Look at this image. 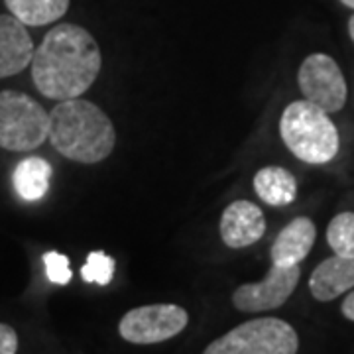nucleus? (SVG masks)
<instances>
[{"label":"nucleus","instance_id":"6ab92c4d","mask_svg":"<svg viewBox=\"0 0 354 354\" xmlns=\"http://www.w3.org/2000/svg\"><path fill=\"white\" fill-rule=\"evenodd\" d=\"M18 351V335L10 325L0 323V354H16Z\"/></svg>","mask_w":354,"mask_h":354},{"label":"nucleus","instance_id":"f257e3e1","mask_svg":"<svg viewBox=\"0 0 354 354\" xmlns=\"http://www.w3.org/2000/svg\"><path fill=\"white\" fill-rule=\"evenodd\" d=\"M102 65L97 39L85 28L57 24L46 34L32 57V79L48 99L67 101L87 91Z\"/></svg>","mask_w":354,"mask_h":354},{"label":"nucleus","instance_id":"dca6fc26","mask_svg":"<svg viewBox=\"0 0 354 354\" xmlns=\"http://www.w3.org/2000/svg\"><path fill=\"white\" fill-rule=\"evenodd\" d=\"M327 242L337 256L354 258V213H339L330 221Z\"/></svg>","mask_w":354,"mask_h":354},{"label":"nucleus","instance_id":"9b49d317","mask_svg":"<svg viewBox=\"0 0 354 354\" xmlns=\"http://www.w3.org/2000/svg\"><path fill=\"white\" fill-rule=\"evenodd\" d=\"M317 239V228L311 218L297 216L283 228L272 244V264L299 266L311 252Z\"/></svg>","mask_w":354,"mask_h":354},{"label":"nucleus","instance_id":"a211bd4d","mask_svg":"<svg viewBox=\"0 0 354 354\" xmlns=\"http://www.w3.org/2000/svg\"><path fill=\"white\" fill-rule=\"evenodd\" d=\"M44 266H46V276L51 283L57 286H67L71 281V268H69V260L67 256L59 252H46L44 254Z\"/></svg>","mask_w":354,"mask_h":354},{"label":"nucleus","instance_id":"6e6552de","mask_svg":"<svg viewBox=\"0 0 354 354\" xmlns=\"http://www.w3.org/2000/svg\"><path fill=\"white\" fill-rule=\"evenodd\" d=\"M301 276L299 266L272 264L268 276L258 283H244L232 295V304L244 313L278 309L290 299Z\"/></svg>","mask_w":354,"mask_h":354},{"label":"nucleus","instance_id":"4468645a","mask_svg":"<svg viewBox=\"0 0 354 354\" xmlns=\"http://www.w3.org/2000/svg\"><path fill=\"white\" fill-rule=\"evenodd\" d=\"M256 195L272 207H286L295 201L297 183L288 169L279 165H268L254 177Z\"/></svg>","mask_w":354,"mask_h":354},{"label":"nucleus","instance_id":"9d476101","mask_svg":"<svg viewBox=\"0 0 354 354\" xmlns=\"http://www.w3.org/2000/svg\"><path fill=\"white\" fill-rule=\"evenodd\" d=\"M34 57V41L26 26L12 16L0 14V77L24 71Z\"/></svg>","mask_w":354,"mask_h":354},{"label":"nucleus","instance_id":"7ed1b4c3","mask_svg":"<svg viewBox=\"0 0 354 354\" xmlns=\"http://www.w3.org/2000/svg\"><path fill=\"white\" fill-rule=\"evenodd\" d=\"M279 134L297 160L305 164H327L339 153V130L329 113L309 101L288 104L279 120Z\"/></svg>","mask_w":354,"mask_h":354},{"label":"nucleus","instance_id":"2eb2a0df","mask_svg":"<svg viewBox=\"0 0 354 354\" xmlns=\"http://www.w3.org/2000/svg\"><path fill=\"white\" fill-rule=\"evenodd\" d=\"M8 10L24 26H46L59 20L69 8V0H4Z\"/></svg>","mask_w":354,"mask_h":354},{"label":"nucleus","instance_id":"f8f14e48","mask_svg":"<svg viewBox=\"0 0 354 354\" xmlns=\"http://www.w3.org/2000/svg\"><path fill=\"white\" fill-rule=\"evenodd\" d=\"M354 288V258L330 256L317 266L309 278V290L319 301H330Z\"/></svg>","mask_w":354,"mask_h":354},{"label":"nucleus","instance_id":"1a4fd4ad","mask_svg":"<svg viewBox=\"0 0 354 354\" xmlns=\"http://www.w3.org/2000/svg\"><path fill=\"white\" fill-rule=\"evenodd\" d=\"M266 232L264 213L250 201L228 205L221 218V236L230 248H246L260 241Z\"/></svg>","mask_w":354,"mask_h":354},{"label":"nucleus","instance_id":"20e7f679","mask_svg":"<svg viewBox=\"0 0 354 354\" xmlns=\"http://www.w3.org/2000/svg\"><path fill=\"white\" fill-rule=\"evenodd\" d=\"M50 134V113L18 91H0V148L28 152L41 146Z\"/></svg>","mask_w":354,"mask_h":354},{"label":"nucleus","instance_id":"423d86ee","mask_svg":"<svg viewBox=\"0 0 354 354\" xmlns=\"http://www.w3.org/2000/svg\"><path fill=\"white\" fill-rule=\"evenodd\" d=\"M187 311L179 305H144L122 317L118 330L120 337L134 344H156L174 339L187 327Z\"/></svg>","mask_w":354,"mask_h":354},{"label":"nucleus","instance_id":"ddd939ff","mask_svg":"<svg viewBox=\"0 0 354 354\" xmlns=\"http://www.w3.org/2000/svg\"><path fill=\"white\" fill-rule=\"evenodd\" d=\"M53 176L50 162L38 156H30L16 165L12 174V185L18 197L28 203L39 201L50 191V181Z\"/></svg>","mask_w":354,"mask_h":354},{"label":"nucleus","instance_id":"0eeeda50","mask_svg":"<svg viewBox=\"0 0 354 354\" xmlns=\"http://www.w3.org/2000/svg\"><path fill=\"white\" fill-rule=\"evenodd\" d=\"M299 88L305 101L325 113H339L346 102V83L341 67L327 53H313L299 67Z\"/></svg>","mask_w":354,"mask_h":354},{"label":"nucleus","instance_id":"aec40b11","mask_svg":"<svg viewBox=\"0 0 354 354\" xmlns=\"http://www.w3.org/2000/svg\"><path fill=\"white\" fill-rule=\"evenodd\" d=\"M342 315L346 317L348 321H354V291H351L346 295V299L342 301Z\"/></svg>","mask_w":354,"mask_h":354},{"label":"nucleus","instance_id":"412c9836","mask_svg":"<svg viewBox=\"0 0 354 354\" xmlns=\"http://www.w3.org/2000/svg\"><path fill=\"white\" fill-rule=\"evenodd\" d=\"M348 34H351V38L354 41V14L351 16V20H348Z\"/></svg>","mask_w":354,"mask_h":354},{"label":"nucleus","instance_id":"f3484780","mask_svg":"<svg viewBox=\"0 0 354 354\" xmlns=\"http://www.w3.org/2000/svg\"><path fill=\"white\" fill-rule=\"evenodd\" d=\"M81 278L87 283L109 286L114 278V260L104 252H91L87 256V264L81 270Z\"/></svg>","mask_w":354,"mask_h":354},{"label":"nucleus","instance_id":"f03ea898","mask_svg":"<svg viewBox=\"0 0 354 354\" xmlns=\"http://www.w3.org/2000/svg\"><path fill=\"white\" fill-rule=\"evenodd\" d=\"M48 138L65 158L79 164H97L111 156L116 134L111 118L97 104L67 99L50 113Z\"/></svg>","mask_w":354,"mask_h":354},{"label":"nucleus","instance_id":"39448f33","mask_svg":"<svg viewBox=\"0 0 354 354\" xmlns=\"http://www.w3.org/2000/svg\"><path fill=\"white\" fill-rule=\"evenodd\" d=\"M297 348L299 339L290 323L264 317L239 325L211 342L203 354H295Z\"/></svg>","mask_w":354,"mask_h":354},{"label":"nucleus","instance_id":"4be33fe9","mask_svg":"<svg viewBox=\"0 0 354 354\" xmlns=\"http://www.w3.org/2000/svg\"><path fill=\"white\" fill-rule=\"evenodd\" d=\"M341 2L346 6V8H353L354 10V0H341Z\"/></svg>","mask_w":354,"mask_h":354}]
</instances>
